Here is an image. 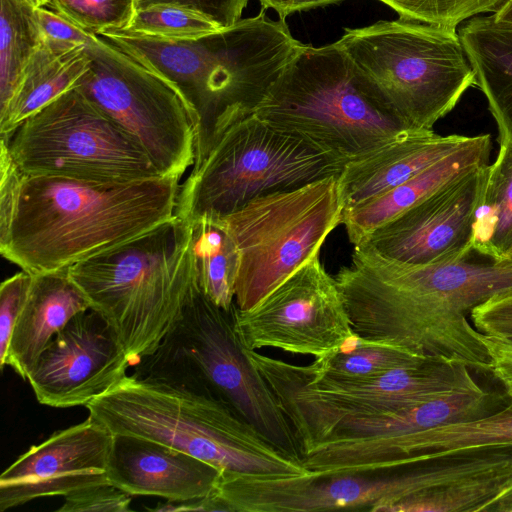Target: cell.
<instances>
[{
  "label": "cell",
  "mask_w": 512,
  "mask_h": 512,
  "mask_svg": "<svg viewBox=\"0 0 512 512\" xmlns=\"http://www.w3.org/2000/svg\"><path fill=\"white\" fill-rule=\"evenodd\" d=\"M43 43L36 7L27 0H0V110Z\"/></svg>",
  "instance_id": "cell-28"
},
{
  "label": "cell",
  "mask_w": 512,
  "mask_h": 512,
  "mask_svg": "<svg viewBox=\"0 0 512 512\" xmlns=\"http://www.w3.org/2000/svg\"><path fill=\"white\" fill-rule=\"evenodd\" d=\"M504 261H511L512 262V250L510 251V253L508 254V256L506 257V259Z\"/></svg>",
  "instance_id": "cell-42"
},
{
  "label": "cell",
  "mask_w": 512,
  "mask_h": 512,
  "mask_svg": "<svg viewBox=\"0 0 512 512\" xmlns=\"http://www.w3.org/2000/svg\"><path fill=\"white\" fill-rule=\"evenodd\" d=\"M499 151L485 169L473 223V250L504 261L512 250V143L498 139Z\"/></svg>",
  "instance_id": "cell-25"
},
{
  "label": "cell",
  "mask_w": 512,
  "mask_h": 512,
  "mask_svg": "<svg viewBox=\"0 0 512 512\" xmlns=\"http://www.w3.org/2000/svg\"><path fill=\"white\" fill-rule=\"evenodd\" d=\"M335 279L359 337L491 373L488 350L470 312L512 291L511 261L416 265L359 245Z\"/></svg>",
  "instance_id": "cell-1"
},
{
  "label": "cell",
  "mask_w": 512,
  "mask_h": 512,
  "mask_svg": "<svg viewBox=\"0 0 512 512\" xmlns=\"http://www.w3.org/2000/svg\"><path fill=\"white\" fill-rule=\"evenodd\" d=\"M233 307L223 310L199 289L174 330L154 354L143 359L138 373L211 392L269 443L301 461L290 421L237 336Z\"/></svg>",
  "instance_id": "cell-9"
},
{
  "label": "cell",
  "mask_w": 512,
  "mask_h": 512,
  "mask_svg": "<svg viewBox=\"0 0 512 512\" xmlns=\"http://www.w3.org/2000/svg\"><path fill=\"white\" fill-rule=\"evenodd\" d=\"M142 9L159 4H174L197 10L227 28L241 19L248 0H135Z\"/></svg>",
  "instance_id": "cell-37"
},
{
  "label": "cell",
  "mask_w": 512,
  "mask_h": 512,
  "mask_svg": "<svg viewBox=\"0 0 512 512\" xmlns=\"http://www.w3.org/2000/svg\"><path fill=\"white\" fill-rule=\"evenodd\" d=\"M132 496L111 483L90 486L67 496L57 512H129Z\"/></svg>",
  "instance_id": "cell-32"
},
{
  "label": "cell",
  "mask_w": 512,
  "mask_h": 512,
  "mask_svg": "<svg viewBox=\"0 0 512 512\" xmlns=\"http://www.w3.org/2000/svg\"><path fill=\"white\" fill-rule=\"evenodd\" d=\"M114 434L88 416L31 446L0 476V511L110 483Z\"/></svg>",
  "instance_id": "cell-18"
},
{
  "label": "cell",
  "mask_w": 512,
  "mask_h": 512,
  "mask_svg": "<svg viewBox=\"0 0 512 512\" xmlns=\"http://www.w3.org/2000/svg\"><path fill=\"white\" fill-rule=\"evenodd\" d=\"M91 309L68 270L32 275L25 304L14 326L4 366L23 380L48 343L76 315Z\"/></svg>",
  "instance_id": "cell-22"
},
{
  "label": "cell",
  "mask_w": 512,
  "mask_h": 512,
  "mask_svg": "<svg viewBox=\"0 0 512 512\" xmlns=\"http://www.w3.org/2000/svg\"><path fill=\"white\" fill-rule=\"evenodd\" d=\"M27 1L29 3H31L36 8L43 7L50 3V0H27Z\"/></svg>",
  "instance_id": "cell-41"
},
{
  "label": "cell",
  "mask_w": 512,
  "mask_h": 512,
  "mask_svg": "<svg viewBox=\"0 0 512 512\" xmlns=\"http://www.w3.org/2000/svg\"><path fill=\"white\" fill-rule=\"evenodd\" d=\"M22 173L11 157L7 143L0 138V239L10 226L19 194Z\"/></svg>",
  "instance_id": "cell-36"
},
{
  "label": "cell",
  "mask_w": 512,
  "mask_h": 512,
  "mask_svg": "<svg viewBox=\"0 0 512 512\" xmlns=\"http://www.w3.org/2000/svg\"><path fill=\"white\" fill-rule=\"evenodd\" d=\"M89 68L74 87L145 151L162 176L194 165L197 116L179 88L101 36L85 46Z\"/></svg>",
  "instance_id": "cell-13"
},
{
  "label": "cell",
  "mask_w": 512,
  "mask_h": 512,
  "mask_svg": "<svg viewBox=\"0 0 512 512\" xmlns=\"http://www.w3.org/2000/svg\"><path fill=\"white\" fill-rule=\"evenodd\" d=\"M130 365L109 325L89 309L54 336L27 381L42 405L86 407L127 376Z\"/></svg>",
  "instance_id": "cell-16"
},
{
  "label": "cell",
  "mask_w": 512,
  "mask_h": 512,
  "mask_svg": "<svg viewBox=\"0 0 512 512\" xmlns=\"http://www.w3.org/2000/svg\"><path fill=\"white\" fill-rule=\"evenodd\" d=\"M489 134L470 136L460 148L395 188L343 211L342 224L354 246L446 185L489 164Z\"/></svg>",
  "instance_id": "cell-21"
},
{
  "label": "cell",
  "mask_w": 512,
  "mask_h": 512,
  "mask_svg": "<svg viewBox=\"0 0 512 512\" xmlns=\"http://www.w3.org/2000/svg\"><path fill=\"white\" fill-rule=\"evenodd\" d=\"M36 15L44 44L55 50L66 51L86 46L94 36L59 13L44 7L36 8Z\"/></svg>",
  "instance_id": "cell-34"
},
{
  "label": "cell",
  "mask_w": 512,
  "mask_h": 512,
  "mask_svg": "<svg viewBox=\"0 0 512 512\" xmlns=\"http://www.w3.org/2000/svg\"><path fill=\"white\" fill-rule=\"evenodd\" d=\"M221 471L185 452L145 438L114 435L108 477L131 496L186 501L211 495Z\"/></svg>",
  "instance_id": "cell-19"
},
{
  "label": "cell",
  "mask_w": 512,
  "mask_h": 512,
  "mask_svg": "<svg viewBox=\"0 0 512 512\" xmlns=\"http://www.w3.org/2000/svg\"><path fill=\"white\" fill-rule=\"evenodd\" d=\"M486 166L446 185L380 226L361 245L407 264L468 260L474 252L473 223Z\"/></svg>",
  "instance_id": "cell-17"
},
{
  "label": "cell",
  "mask_w": 512,
  "mask_h": 512,
  "mask_svg": "<svg viewBox=\"0 0 512 512\" xmlns=\"http://www.w3.org/2000/svg\"><path fill=\"white\" fill-rule=\"evenodd\" d=\"M191 235V223L175 214L68 268L131 365L155 353L199 290Z\"/></svg>",
  "instance_id": "cell-5"
},
{
  "label": "cell",
  "mask_w": 512,
  "mask_h": 512,
  "mask_svg": "<svg viewBox=\"0 0 512 512\" xmlns=\"http://www.w3.org/2000/svg\"><path fill=\"white\" fill-rule=\"evenodd\" d=\"M179 181L22 174L9 229L0 239L1 255L31 275L68 270L172 218Z\"/></svg>",
  "instance_id": "cell-2"
},
{
  "label": "cell",
  "mask_w": 512,
  "mask_h": 512,
  "mask_svg": "<svg viewBox=\"0 0 512 512\" xmlns=\"http://www.w3.org/2000/svg\"><path fill=\"white\" fill-rule=\"evenodd\" d=\"M492 16L499 22L512 25V0H505Z\"/></svg>",
  "instance_id": "cell-40"
},
{
  "label": "cell",
  "mask_w": 512,
  "mask_h": 512,
  "mask_svg": "<svg viewBox=\"0 0 512 512\" xmlns=\"http://www.w3.org/2000/svg\"><path fill=\"white\" fill-rule=\"evenodd\" d=\"M346 163L252 114L214 134L180 185L175 214L224 217L255 198L338 176Z\"/></svg>",
  "instance_id": "cell-8"
},
{
  "label": "cell",
  "mask_w": 512,
  "mask_h": 512,
  "mask_svg": "<svg viewBox=\"0 0 512 512\" xmlns=\"http://www.w3.org/2000/svg\"><path fill=\"white\" fill-rule=\"evenodd\" d=\"M262 8L274 9L280 19L285 18L291 13L303 10H310L320 6L337 3L342 0H259Z\"/></svg>",
  "instance_id": "cell-39"
},
{
  "label": "cell",
  "mask_w": 512,
  "mask_h": 512,
  "mask_svg": "<svg viewBox=\"0 0 512 512\" xmlns=\"http://www.w3.org/2000/svg\"><path fill=\"white\" fill-rule=\"evenodd\" d=\"M491 359V373L512 401V335H481Z\"/></svg>",
  "instance_id": "cell-38"
},
{
  "label": "cell",
  "mask_w": 512,
  "mask_h": 512,
  "mask_svg": "<svg viewBox=\"0 0 512 512\" xmlns=\"http://www.w3.org/2000/svg\"><path fill=\"white\" fill-rule=\"evenodd\" d=\"M343 211L338 176H331L255 198L222 217L239 255L237 308H253L318 257Z\"/></svg>",
  "instance_id": "cell-11"
},
{
  "label": "cell",
  "mask_w": 512,
  "mask_h": 512,
  "mask_svg": "<svg viewBox=\"0 0 512 512\" xmlns=\"http://www.w3.org/2000/svg\"><path fill=\"white\" fill-rule=\"evenodd\" d=\"M85 46L60 51L46 44L25 67L7 105L0 110V135L8 138L30 116L75 86L89 68Z\"/></svg>",
  "instance_id": "cell-24"
},
{
  "label": "cell",
  "mask_w": 512,
  "mask_h": 512,
  "mask_svg": "<svg viewBox=\"0 0 512 512\" xmlns=\"http://www.w3.org/2000/svg\"><path fill=\"white\" fill-rule=\"evenodd\" d=\"M474 327L486 335H512V291L492 296L470 312Z\"/></svg>",
  "instance_id": "cell-35"
},
{
  "label": "cell",
  "mask_w": 512,
  "mask_h": 512,
  "mask_svg": "<svg viewBox=\"0 0 512 512\" xmlns=\"http://www.w3.org/2000/svg\"><path fill=\"white\" fill-rule=\"evenodd\" d=\"M466 56L497 124L499 137L512 143V25L475 16L460 28Z\"/></svg>",
  "instance_id": "cell-23"
},
{
  "label": "cell",
  "mask_w": 512,
  "mask_h": 512,
  "mask_svg": "<svg viewBox=\"0 0 512 512\" xmlns=\"http://www.w3.org/2000/svg\"><path fill=\"white\" fill-rule=\"evenodd\" d=\"M32 275L20 271L7 278L0 286V369L4 361L16 321L25 304Z\"/></svg>",
  "instance_id": "cell-33"
},
{
  "label": "cell",
  "mask_w": 512,
  "mask_h": 512,
  "mask_svg": "<svg viewBox=\"0 0 512 512\" xmlns=\"http://www.w3.org/2000/svg\"><path fill=\"white\" fill-rule=\"evenodd\" d=\"M510 399L496 392L458 391L422 404L351 418L335 424L302 451V465L316 474L361 471L380 450L409 434L494 414Z\"/></svg>",
  "instance_id": "cell-15"
},
{
  "label": "cell",
  "mask_w": 512,
  "mask_h": 512,
  "mask_svg": "<svg viewBox=\"0 0 512 512\" xmlns=\"http://www.w3.org/2000/svg\"><path fill=\"white\" fill-rule=\"evenodd\" d=\"M98 36L179 88L197 116L195 162L217 131L254 114L303 45L285 20L269 18L264 8L195 40H158L120 30Z\"/></svg>",
  "instance_id": "cell-3"
},
{
  "label": "cell",
  "mask_w": 512,
  "mask_h": 512,
  "mask_svg": "<svg viewBox=\"0 0 512 512\" xmlns=\"http://www.w3.org/2000/svg\"><path fill=\"white\" fill-rule=\"evenodd\" d=\"M286 414L300 451L335 424L397 411L458 391H479L471 369L462 362L430 357L411 366L354 381L311 380L300 365L245 349Z\"/></svg>",
  "instance_id": "cell-10"
},
{
  "label": "cell",
  "mask_w": 512,
  "mask_h": 512,
  "mask_svg": "<svg viewBox=\"0 0 512 512\" xmlns=\"http://www.w3.org/2000/svg\"><path fill=\"white\" fill-rule=\"evenodd\" d=\"M428 358L430 357L356 335L337 350L321 358H315L308 365L300 366L311 380L354 381L375 377L396 368L416 365Z\"/></svg>",
  "instance_id": "cell-27"
},
{
  "label": "cell",
  "mask_w": 512,
  "mask_h": 512,
  "mask_svg": "<svg viewBox=\"0 0 512 512\" xmlns=\"http://www.w3.org/2000/svg\"><path fill=\"white\" fill-rule=\"evenodd\" d=\"M223 29L205 14L180 5L159 4L137 9L127 34L168 41L195 40Z\"/></svg>",
  "instance_id": "cell-29"
},
{
  "label": "cell",
  "mask_w": 512,
  "mask_h": 512,
  "mask_svg": "<svg viewBox=\"0 0 512 512\" xmlns=\"http://www.w3.org/2000/svg\"><path fill=\"white\" fill-rule=\"evenodd\" d=\"M191 223V250L200 291L230 311L235 304L239 255L222 217L203 216Z\"/></svg>",
  "instance_id": "cell-26"
},
{
  "label": "cell",
  "mask_w": 512,
  "mask_h": 512,
  "mask_svg": "<svg viewBox=\"0 0 512 512\" xmlns=\"http://www.w3.org/2000/svg\"><path fill=\"white\" fill-rule=\"evenodd\" d=\"M54 10L86 32L125 30L136 13L135 0H50Z\"/></svg>",
  "instance_id": "cell-30"
},
{
  "label": "cell",
  "mask_w": 512,
  "mask_h": 512,
  "mask_svg": "<svg viewBox=\"0 0 512 512\" xmlns=\"http://www.w3.org/2000/svg\"><path fill=\"white\" fill-rule=\"evenodd\" d=\"M470 136L408 129L372 152L347 162L338 175L344 210L404 183L464 145Z\"/></svg>",
  "instance_id": "cell-20"
},
{
  "label": "cell",
  "mask_w": 512,
  "mask_h": 512,
  "mask_svg": "<svg viewBox=\"0 0 512 512\" xmlns=\"http://www.w3.org/2000/svg\"><path fill=\"white\" fill-rule=\"evenodd\" d=\"M400 18L435 25L457 27L483 13H494L505 0H379Z\"/></svg>",
  "instance_id": "cell-31"
},
{
  "label": "cell",
  "mask_w": 512,
  "mask_h": 512,
  "mask_svg": "<svg viewBox=\"0 0 512 512\" xmlns=\"http://www.w3.org/2000/svg\"><path fill=\"white\" fill-rule=\"evenodd\" d=\"M363 85L408 129L432 130L476 86L456 27L400 18L336 41Z\"/></svg>",
  "instance_id": "cell-6"
},
{
  "label": "cell",
  "mask_w": 512,
  "mask_h": 512,
  "mask_svg": "<svg viewBox=\"0 0 512 512\" xmlns=\"http://www.w3.org/2000/svg\"><path fill=\"white\" fill-rule=\"evenodd\" d=\"M1 138L24 175L101 182L163 177L141 146L76 87Z\"/></svg>",
  "instance_id": "cell-12"
},
{
  "label": "cell",
  "mask_w": 512,
  "mask_h": 512,
  "mask_svg": "<svg viewBox=\"0 0 512 512\" xmlns=\"http://www.w3.org/2000/svg\"><path fill=\"white\" fill-rule=\"evenodd\" d=\"M114 435L152 440L207 462L221 473L293 476L309 473L269 443L211 392L136 373L86 406Z\"/></svg>",
  "instance_id": "cell-4"
},
{
  "label": "cell",
  "mask_w": 512,
  "mask_h": 512,
  "mask_svg": "<svg viewBox=\"0 0 512 512\" xmlns=\"http://www.w3.org/2000/svg\"><path fill=\"white\" fill-rule=\"evenodd\" d=\"M254 114L346 162L408 130L363 85L336 42L303 44Z\"/></svg>",
  "instance_id": "cell-7"
},
{
  "label": "cell",
  "mask_w": 512,
  "mask_h": 512,
  "mask_svg": "<svg viewBox=\"0 0 512 512\" xmlns=\"http://www.w3.org/2000/svg\"><path fill=\"white\" fill-rule=\"evenodd\" d=\"M245 349L277 348L321 358L357 334L335 277L319 256L301 267L249 310L233 307Z\"/></svg>",
  "instance_id": "cell-14"
}]
</instances>
